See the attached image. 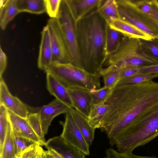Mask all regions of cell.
<instances>
[{
	"mask_svg": "<svg viewBox=\"0 0 158 158\" xmlns=\"http://www.w3.org/2000/svg\"><path fill=\"white\" fill-rule=\"evenodd\" d=\"M158 99V82L152 80L117 85L105 103L108 108L99 129L112 138Z\"/></svg>",
	"mask_w": 158,
	"mask_h": 158,
	"instance_id": "cell-1",
	"label": "cell"
},
{
	"mask_svg": "<svg viewBox=\"0 0 158 158\" xmlns=\"http://www.w3.org/2000/svg\"><path fill=\"white\" fill-rule=\"evenodd\" d=\"M107 24L97 10L76 23L82 68L92 74L99 73L107 56L106 48Z\"/></svg>",
	"mask_w": 158,
	"mask_h": 158,
	"instance_id": "cell-2",
	"label": "cell"
},
{
	"mask_svg": "<svg viewBox=\"0 0 158 158\" xmlns=\"http://www.w3.org/2000/svg\"><path fill=\"white\" fill-rule=\"evenodd\" d=\"M158 136V99L141 111L129 124L109 139L117 150L131 153Z\"/></svg>",
	"mask_w": 158,
	"mask_h": 158,
	"instance_id": "cell-3",
	"label": "cell"
},
{
	"mask_svg": "<svg viewBox=\"0 0 158 158\" xmlns=\"http://www.w3.org/2000/svg\"><path fill=\"white\" fill-rule=\"evenodd\" d=\"M157 64L145 56L140 48V39L125 36L117 48L107 57L100 75L131 66H146Z\"/></svg>",
	"mask_w": 158,
	"mask_h": 158,
	"instance_id": "cell-4",
	"label": "cell"
},
{
	"mask_svg": "<svg viewBox=\"0 0 158 158\" xmlns=\"http://www.w3.org/2000/svg\"><path fill=\"white\" fill-rule=\"evenodd\" d=\"M45 71L52 74L67 89L76 87L91 91L100 88L99 73H91L70 63L53 62Z\"/></svg>",
	"mask_w": 158,
	"mask_h": 158,
	"instance_id": "cell-5",
	"label": "cell"
},
{
	"mask_svg": "<svg viewBox=\"0 0 158 158\" xmlns=\"http://www.w3.org/2000/svg\"><path fill=\"white\" fill-rule=\"evenodd\" d=\"M57 19L69 56L70 63L82 69L77 41L76 23L66 0L61 1Z\"/></svg>",
	"mask_w": 158,
	"mask_h": 158,
	"instance_id": "cell-6",
	"label": "cell"
},
{
	"mask_svg": "<svg viewBox=\"0 0 158 158\" xmlns=\"http://www.w3.org/2000/svg\"><path fill=\"white\" fill-rule=\"evenodd\" d=\"M119 18L153 38L158 39V26L151 17L138 8L131 0H117Z\"/></svg>",
	"mask_w": 158,
	"mask_h": 158,
	"instance_id": "cell-7",
	"label": "cell"
},
{
	"mask_svg": "<svg viewBox=\"0 0 158 158\" xmlns=\"http://www.w3.org/2000/svg\"><path fill=\"white\" fill-rule=\"evenodd\" d=\"M46 25L49 31L53 62L70 63L69 56L57 19L50 18Z\"/></svg>",
	"mask_w": 158,
	"mask_h": 158,
	"instance_id": "cell-8",
	"label": "cell"
},
{
	"mask_svg": "<svg viewBox=\"0 0 158 158\" xmlns=\"http://www.w3.org/2000/svg\"><path fill=\"white\" fill-rule=\"evenodd\" d=\"M63 130L60 136L67 143L86 156L90 154L89 145L76 125L70 111L66 113L65 121L61 122Z\"/></svg>",
	"mask_w": 158,
	"mask_h": 158,
	"instance_id": "cell-9",
	"label": "cell"
},
{
	"mask_svg": "<svg viewBox=\"0 0 158 158\" xmlns=\"http://www.w3.org/2000/svg\"><path fill=\"white\" fill-rule=\"evenodd\" d=\"M29 114L38 113L42 128L45 135L48 133L49 126L56 116L70 111L71 108L55 99L48 104L40 107H35L27 104Z\"/></svg>",
	"mask_w": 158,
	"mask_h": 158,
	"instance_id": "cell-10",
	"label": "cell"
},
{
	"mask_svg": "<svg viewBox=\"0 0 158 158\" xmlns=\"http://www.w3.org/2000/svg\"><path fill=\"white\" fill-rule=\"evenodd\" d=\"M0 105L24 118H27L29 114L27 104L11 94L2 78L0 79Z\"/></svg>",
	"mask_w": 158,
	"mask_h": 158,
	"instance_id": "cell-11",
	"label": "cell"
},
{
	"mask_svg": "<svg viewBox=\"0 0 158 158\" xmlns=\"http://www.w3.org/2000/svg\"><path fill=\"white\" fill-rule=\"evenodd\" d=\"M73 107L88 118L94 104L90 90L76 87L67 88Z\"/></svg>",
	"mask_w": 158,
	"mask_h": 158,
	"instance_id": "cell-12",
	"label": "cell"
},
{
	"mask_svg": "<svg viewBox=\"0 0 158 158\" xmlns=\"http://www.w3.org/2000/svg\"><path fill=\"white\" fill-rule=\"evenodd\" d=\"M8 112L9 121L15 136L23 137L41 146H44L31 127L27 118L20 117L8 110Z\"/></svg>",
	"mask_w": 158,
	"mask_h": 158,
	"instance_id": "cell-13",
	"label": "cell"
},
{
	"mask_svg": "<svg viewBox=\"0 0 158 158\" xmlns=\"http://www.w3.org/2000/svg\"><path fill=\"white\" fill-rule=\"evenodd\" d=\"M66 1L76 23L98 10L103 0H66Z\"/></svg>",
	"mask_w": 158,
	"mask_h": 158,
	"instance_id": "cell-14",
	"label": "cell"
},
{
	"mask_svg": "<svg viewBox=\"0 0 158 158\" xmlns=\"http://www.w3.org/2000/svg\"><path fill=\"white\" fill-rule=\"evenodd\" d=\"M47 149H52L63 158H86L82 152L66 142L60 135L49 139L44 146Z\"/></svg>",
	"mask_w": 158,
	"mask_h": 158,
	"instance_id": "cell-15",
	"label": "cell"
},
{
	"mask_svg": "<svg viewBox=\"0 0 158 158\" xmlns=\"http://www.w3.org/2000/svg\"><path fill=\"white\" fill-rule=\"evenodd\" d=\"M53 62V52L49 31L46 25L41 32L37 65L39 69L45 71Z\"/></svg>",
	"mask_w": 158,
	"mask_h": 158,
	"instance_id": "cell-16",
	"label": "cell"
},
{
	"mask_svg": "<svg viewBox=\"0 0 158 158\" xmlns=\"http://www.w3.org/2000/svg\"><path fill=\"white\" fill-rule=\"evenodd\" d=\"M46 73L47 88L49 93L70 108H73L72 102L67 89L52 74Z\"/></svg>",
	"mask_w": 158,
	"mask_h": 158,
	"instance_id": "cell-17",
	"label": "cell"
},
{
	"mask_svg": "<svg viewBox=\"0 0 158 158\" xmlns=\"http://www.w3.org/2000/svg\"><path fill=\"white\" fill-rule=\"evenodd\" d=\"M108 25L111 28L129 38L146 40L153 39L147 34L120 18L117 19Z\"/></svg>",
	"mask_w": 158,
	"mask_h": 158,
	"instance_id": "cell-18",
	"label": "cell"
},
{
	"mask_svg": "<svg viewBox=\"0 0 158 158\" xmlns=\"http://www.w3.org/2000/svg\"><path fill=\"white\" fill-rule=\"evenodd\" d=\"M70 112L86 142L91 145L94 140L96 129L90 124L88 118L74 108H71Z\"/></svg>",
	"mask_w": 158,
	"mask_h": 158,
	"instance_id": "cell-19",
	"label": "cell"
},
{
	"mask_svg": "<svg viewBox=\"0 0 158 158\" xmlns=\"http://www.w3.org/2000/svg\"><path fill=\"white\" fill-rule=\"evenodd\" d=\"M97 11L108 24L119 18L116 0H103Z\"/></svg>",
	"mask_w": 158,
	"mask_h": 158,
	"instance_id": "cell-20",
	"label": "cell"
},
{
	"mask_svg": "<svg viewBox=\"0 0 158 158\" xmlns=\"http://www.w3.org/2000/svg\"><path fill=\"white\" fill-rule=\"evenodd\" d=\"M17 0H7L3 8L0 10V27L2 30L6 28L8 23L19 13Z\"/></svg>",
	"mask_w": 158,
	"mask_h": 158,
	"instance_id": "cell-21",
	"label": "cell"
},
{
	"mask_svg": "<svg viewBox=\"0 0 158 158\" xmlns=\"http://www.w3.org/2000/svg\"><path fill=\"white\" fill-rule=\"evenodd\" d=\"M17 5L19 13L40 14L46 12L44 0H17Z\"/></svg>",
	"mask_w": 158,
	"mask_h": 158,
	"instance_id": "cell-22",
	"label": "cell"
},
{
	"mask_svg": "<svg viewBox=\"0 0 158 158\" xmlns=\"http://www.w3.org/2000/svg\"><path fill=\"white\" fill-rule=\"evenodd\" d=\"M124 36L119 31L111 28L108 24H107L106 32V48L107 56L117 48Z\"/></svg>",
	"mask_w": 158,
	"mask_h": 158,
	"instance_id": "cell-23",
	"label": "cell"
},
{
	"mask_svg": "<svg viewBox=\"0 0 158 158\" xmlns=\"http://www.w3.org/2000/svg\"><path fill=\"white\" fill-rule=\"evenodd\" d=\"M15 157L14 135L10 123L3 147L0 149V158H15Z\"/></svg>",
	"mask_w": 158,
	"mask_h": 158,
	"instance_id": "cell-24",
	"label": "cell"
},
{
	"mask_svg": "<svg viewBox=\"0 0 158 158\" xmlns=\"http://www.w3.org/2000/svg\"><path fill=\"white\" fill-rule=\"evenodd\" d=\"M140 48L144 55L158 63V39L146 40H140Z\"/></svg>",
	"mask_w": 158,
	"mask_h": 158,
	"instance_id": "cell-25",
	"label": "cell"
},
{
	"mask_svg": "<svg viewBox=\"0 0 158 158\" xmlns=\"http://www.w3.org/2000/svg\"><path fill=\"white\" fill-rule=\"evenodd\" d=\"M108 108L106 103L94 105L88 119L89 123L96 129H99L102 121Z\"/></svg>",
	"mask_w": 158,
	"mask_h": 158,
	"instance_id": "cell-26",
	"label": "cell"
},
{
	"mask_svg": "<svg viewBox=\"0 0 158 158\" xmlns=\"http://www.w3.org/2000/svg\"><path fill=\"white\" fill-rule=\"evenodd\" d=\"M157 77L158 73L139 72L120 80L117 85L140 84L152 81Z\"/></svg>",
	"mask_w": 158,
	"mask_h": 158,
	"instance_id": "cell-27",
	"label": "cell"
},
{
	"mask_svg": "<svg viewBox=\"0 0 158 158\" xmlns=\"http://www.w3.org/2000/svg\"><path fill=\"white\" fill-rule=\"evenodd\" d=\"M31 127L45 146L46 141L44 133L40 116L38 113L29 114L27 118Z\"/></svg>",
	"mask_w": 158,
	"mask_h": 158,
	"instance_id": "cell-28",
	"label": "cell"
},
{
	"mask_svg": "<svg viewBox=\"0 0 158 158\" xmlns=\"http://www.w3.org/2000/svg\"><path fill=\"white\" fill-rule=\"evenodd\" d=\"M44 152L41 146L34 143L21 152L15 158H44Z\"/></svg>",
	"mask_w": 158,
	"mask_h": 158,
	"instance_id": "cell-29",
	"label": "cell"
},
{
	"mask_svg": "<svg viewBox=\"0 0 158 158\" xmlns=\"http://www.w3.org/2000/svg\"><path fill=\"white\" fill-rule=\"evenodd\" d=\"M10 123L7 109L0 105V149L3 147Z\"/></svg>",
	"mask_w": 158,
	"mask_h": 158,
	"instance_id": "cell-30",
	"label": "cell"
},
{
	"mask_svg": "<svg viewBox=\"0 0 158 158\" xmlns=\"http://www.w3.org/2000/svg\"><path fill=\"white\" fill-rule=\"evenodd\" d=\"M113 89L103 86L101 88L90 91L94 105L105 103Z\"/></svg>",
	"mask_w": 158,
	"mask_h": 158,
	"instance_id": "cell-31",
	"label": "cell"
},
{
	"mask_svg": "<svg viewBox=\"0 0 158 158\" xmlns=\"http://www.w3.org/2000/svg\"><path fill=\"white\" fill-rule=\"evenodd\" d=\"M105 156L103 158H158L154 156H139L132 152L124 153L119 152L110 148L106 149Z\"/></svg>",
	"mask_w": 158,
	"mask_h": 158,
	"instance_id": "cell-32",
	"label": "cell"
},
{
	"mask_svg": "<svg viewBox=\"0 0 158 158\" xmlns=\"http://www.w3.org/2000/svg\"><path fill=\"white\" fill-rule=\"evenodd\" d=\"M103 78L104 86L114 89L120 80L119 70L107 72L100 75Z\"/></svg>",
	"mask_w": 158,
	"mask_h": 158,
	"instance_id": "cell-33",
	"label": "cell"
},
{
	"mask_svg": "<svg viewBox=\"0 0 158 158\" xmlns=\"http://www.w3.org/2000/svg\"><path fill=\"white\" fill-rule=\"evenodd\" d=\"M61 0H44L46 12L50 18L57 19Z\"/></svg>",
	"mask_w": 158,
	"mask_h": 158,
	"instance_id": "cell-34",
	"label": "cell"
},
{
	"mask_svg": "<svg viewBox=\"0 0 158 158\" xmlns=\"http://www.w3.org/2000/svg\"><path fill=\"white\" fill-rule=\"evenodd\" d=\"M14 143L15 148V156L29 146L35 143L27 139L21 137L14 135Z\"/></svg>",
	"mask_w": 158,
	"mask_h": 158,
	"instance_id": "cell-35",
	"label": "cell"
},
{
	"mask_svg": "<svg viewBox=\"0 0 158 158\" xmlns=\"http://www.w3.org/2000/svg\"><path fill=\"white\" fill-rule=\"evenodd\" d=\"M135 5L142 12L150 17L153 0H131Z\"/></svg>",
	"mask_w": 158,
	"mask_h": 158,
	"instance_id": "cell-36",
	"label": "cell"
},
{
	"mask_svg": "<svg viewBox=\"0 0 158 158\" xmlns=\"http://www.w3.org/2000/svg\"><path fill=\"white\" fill-rule=\"evenodd\" d=\"M119 70L120 80L130 77L135 73L140 72V67L137 66L127 67L122 68Z\"/></svg>",
	"mask_w": 158,
	"mask_h": 158,
	"instance_id": "cell-37",
	"label": "cell"
},
{
	"mask_svg": "<svg viewBox=\"0 0 158 158\" xmlns=\"http://www.w3.org/2000/svg\"><path fill=\"white\" fill-rule=\"evenodd\" d=\"M7 65V57L5 53L0 47V79L2 78L3 73L5 71Z\"/></svg>",
	"mask_w": 158,
	"mask_h": 158,
	"instance_id": "cell-38",
	"label": "cell"
},
{
	"mask_svg": "<svg viewBox=\"0 0 158 158\" xmlns=\"http://www.w3.org/2000/svg\"><path fill=\"white\" fill-rule=\"evenodd\" d=\"M140 72L149 73H158V63L140 67Z\"/></svg>",
	"mask_w": 158,
	"mask_h": 158,
	"instance_id": "cell-39",
	"label": "cell"
},
{
	"mask_svg": "<svg viewBox=\"0 0 158 158\" xmlns=\"http://www.w3.org/2000/svg\"><path fill=\"white\" fill-rule=\"evenodd\" d=\"M150 17L156 22L158 26V1L153 0L152 7Z\"/></svg>",
	"mask_w": 158,
	"mask_h": 158,
	"instance_id": "cell-40",
	"label": "cell"
},
{
	"mask_svg": "<svg viewBox=\"0 0 158 158\" xmlns=\"http://www.w3.org/2000/svg\"><path fill=\"white\" fill-rule=\"evenodd\" d=\"M46 152L52 158H63L59 154L52 149H48Z\"/></svg>",
	"mask_w": 158,
	"mask_h": 158,
	"instance_id": "cell-41",
	"label": "cell"
},
{
	"mask_svg": "<svg viewBox=\"0 0 158 158\" xmlns=\"http://www.w3.org/2000/svg\"><path fill=\"white\" fill-rule=\"evenodd\" d=\"M44 158H52L48 154L46 151H44Z\"/></svg>",
	"mask_w": 158,
	"mask_h": 158,
	"instance_id": "cell-42",
	"label": "cell"
}]
</instances>
